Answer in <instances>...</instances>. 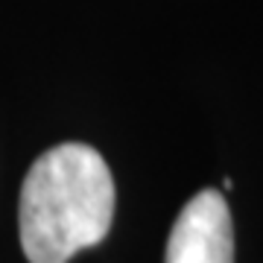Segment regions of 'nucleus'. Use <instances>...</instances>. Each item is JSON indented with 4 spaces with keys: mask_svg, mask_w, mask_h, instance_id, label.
<instances>
[{
    "mask_svg": "<svg viewBox=\"0 0 263 263\" xmlns=\"http://www.w3.org/2000/svg\"><path fill=\"white\" fill-rule=\"evenodd\" d=\"M164 263H234V226L219 190H202L181 208Z\"/></svg>",
    "mask_w": 263,
    "mask_h": 263,
    "instance_id": "f03ea898",
    "label": "nucleus"
},
{
    "mask_svg": "<svg viewBox=\"0 0 263 263\" xmlns=\"http://www.w3.org/2000/svg\"><path fill=\"white\" fill-rule=\"evenodd\" d=\"M114 179L88 143H59L29 167L18 205L21 246L29 263H67L108 234Z\"/></svg>",
    "mask_w": 263,
    "mask_h": 263,
    "instance_id": "f257e3e1",
    "label": "nucleus"
}]
</instances>
